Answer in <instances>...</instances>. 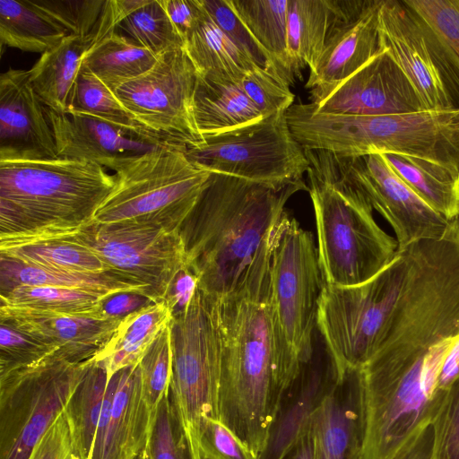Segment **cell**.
<instances>
[{"instance_id":"obj_1","label":"cell","mask_w":459,"mask_h":459,"mask_svg":"<svg viewBox=\"0 0 459 459\" xmlns=\"http://www.w3.org/2000/svg\"><path fill=\"white\" fill-rule=\"evenodd\" d=\"M303 189V181L273 186L211 173L179 229L198 289L219 299L267 293L273 232Z\"/></svg>"},{"instance_id":"obj_2","label":"cell","mask_w":459,"mask_h":459,"mask_svg":"<svg viewBox=\"0 0 459 459\" xmlns=\"http://www.w3.org/2000/svg\"><path fill=\"white\" fill-rule=\"evenodd\" d=\"M214 304L221 342L218 419L258 459L301 364L270 297L214 298Z\"/></svg>"},{"instance_id":"obj_3","label":"cell","mask_w":459,"mask_h":459,"mask_svg":"<svg viewBox=\"0 0 459 459\" xmlns=\"http://www.w3.org/2000/svg\"><path fill=\"white\" fill-rule=\"evenodd\" d=\"M115 185L92 161L0 160V241L75 232L93 221Z\"/></svg>"},{"instance_id":"obj_4","label":"cell","mask_w":459,"mask_h":459,"mask_svg":"<svg viewBox=\"0 0 459 459\" xmlns=\"http://www.w3.org/2000/svg\"><path fill=\"white\" fill-rule=\"evenodd\" d=\"M307 177L325 284L348 287L368 281L397 255L395 238L378 225L357 188L311 165Z\"/></svg>"},{"instance_id":"obj_5","label":"cell","mask_w":459,"mask_h":459,"mask_svg":"<svg viewBox=\"0 0 459 459\" xmlns=\"http://www.w3.org/2000/svg\"><path fill=\"white\" fill-rule=\"evenodd\" d=\"M302 138L308 150L343 157L395 153L459 166V109L384 116L311 109L304 118Z\"/></svg>"},{"instance_id":"obj_6","label":"cell","mask_w":459,"mask_h":459,"mask_svg":"<svg viewBox=\"0 0 459 459\" xmlns=\"http://www.w3.org/2000/svg\"><path fill=\"white\" fill-rule=\"evenodd\" d=\"M186 148L165 145L120 161L113 169L116 185L93 221L179 231L211 175L187 157Z\"/></svg>"},{"instance_id":"obj_7","label":"cell","mask_w":459,"mask_h":459,"mask_svg":"<svg viewBox=\"0 0 459 459\" xmlns=\"http://www.w3.org/2000/svg\"><path fill=\"white\" fill-rule=\"evenodd\" d=\"M405 250L368 281L325 284L316 327L340 376L359 369L376 352L396 310L408 275Z\"/></svg>"},{"instance_id":"obj_8","label":"cell","mask_w":459,"mask_h":459,"mask_svg":"<svg viewBox=\"0 0 459 459\" xmlns=\"http://www.w3.org/2000/svg\"><path fill=\"white\" fill-rule=\"evenodd\" d=\"M172 378L169 398L191 447L200 459L199 437L218 419L221 342L214 298L197 288L188 307L169 323Z\"/></svg>"},{"instance_id":"obj_9","label":"cell","mask_w":459,"mask_h":459,"mask_svg":"<svg viewBox=\"0 0 459 459\" xmlns=\"http://www.w3.org/2000/svg\"><path fill=\"white\" fill-rule=\"evenodd\" d=\"M91 363L92 358L79 360L57 350L0 376V459H28Z\"/></svg>"},{"instance_id":"obj_10","label":"cell","mask_w":459,"mask_h":459,"mask_svg":"<svg viewBox=\"0 0 459 459\" xmlns=\"http://www.w3.org/2000/svg\"><path fill=\"white\" fill-rule=\"evenodd\" d=\"M187 157L211 173L281 186L302 181L309 161L293 136L286 112L204 137L186 148Z\"/></svg>"},{"instance_id":"obj_11","label":"cell","mask_w":459,"mask_h":459,"mask_svg":"<svg viewBox=\"0 0 459 459\" xmlns=\"http://www.w3.org/2000/svg\"><path fill=\"white\" fill-rule=\"evenodd\" d=\"M325 281L312 234L284 213L273 235L270 303L300 364L315 350L319 300Z\"/></svg>"},{"instance_id":"obj_12","label":"cell","mask_w":459,"mask_h":459,"mask_svg":"<svg viewBox=\"0 0 459 459\" xmlns=\"http://www.w3.org/2000/svg\"><path fill=\"white\" fill-rule=\"evenodd\" d=\"M76 235L98 255L105 273L141 287L154 302L163 301L173 278L187 264L179 231L130 222L92 221Z\"/></svg>"},{"instance_id":"obj_13","label":"cell","mask_w":459,"mask_h":459,"mask_svg":"<svg viewBox=\"0 0 459 459\" xmlns=\"http://www.w3.org/2000/svg\"><path fill=\"white\" fill-rule=\"evenodd\" d=\"M305 152L309 165L333 173L367 198L392 228L398 251L446 233L451 221L429 206L382 154L343 157L323 151Z\"/></svg>"},{"instance_id":"obj_14","label":"cell","mask_w":459,"mask_h":459,"mask_svg":"<svg viewBox=\"0 0 459 459\" xmlns=\"http://www.w3.org/2000/svg\"><path fill=\"white\" fill-rule=\"evenodd\" d=\"M197 72L184 48L160 55L143 74L114 93L134 118L169 144L193 146L204 141L194 116Z\"/></svg>"},{"instance_id":"obj_15","label":"cell","mask_w":459,"mask_h":459,"mask_svg":"<svg viewBox=\"0 0 459 459\" xmlns=\"http://www.w3.org/2000/svg\"><path fill=\"white\" fill-rule=\"evenodd\" d=\"M335 18L305 85L318 104L382 49L377 14L381 0H334Z\"/></svg>"},{"instance_id":"obj_16","label":"cell","mask_w":459,"mask_h":459,"mask_svg":"<svg viewBox=\"0 0 459 459\" xmlns=\"http://www.w3.org/2000/svg\"><path fill=\"white\" fill-rule=\"evenodd\" d=\"M319 113L384 116L427 110L413 85L381 50L318 104Z\"/></svg>"},{"instance_id":"obj_17","label":"cell","mask_w":459,"mask_h":459,"mask_svg":"<svg viewBox=\"0 0 459 459\" xmlns=\"http://www.w3.org/2000/svg\"><path fill=\"white\" fill-rule=\"evenodd\" d=\"M54 158L53 132L29 70L10 68L0 75V160Z\"/></svg>"},{"instance_id":"obj_18","label":"cell","mask_w":459,"mask_h":459,"mask_svg":"<svg viewBox=\"0 0 459 459\" xmlns=\"http://www.w3.org/2000/svg\"><path fill=\"white\" fill-rule=\"evenodd\" d=\"M152 420L143 395L139 364L108 380L90 459H133L145 450Z\"/></svg>"},{"instance_id":"obj_19","label":"cell","mask_w":459,"mask_h":459,"mask_svg":"<svg viewBox=\"0 0 459 459\" xmlns=\"http://www.w3.org/2000/svg\"><path fill=\"white\" fill-rule=\"evenodd\" d=\"M379 43L405 74L427 110L454 109L422 32L402 0H381Z\"/></svg>"},{"instance_id":"obj_20","label":"cell","mask_w":459,"mask_h":459,"mask_svg":"<svg viewBox=\"0 0 459 459\" xmlns=\"http://www.w3.org/2000/svg\"><path fill=\"white\" fill-rule=\"evenodd\" d=\"M45 109L59 158L92 161L113 170L122 160L165 146L87 114Z\"/></svg>"},{"instance_id":"obj_21","label":"cell","mask_w":459,"mask_h":459,"mask_svg":"<svg viewBox=\"0 0 459 459\" xmlns=\"http://www.w3.org/2000/svg\"><path fill=\"white\" fill-rule=\"evenodd\" d=\"M340 377L325 345L314 350L311 359L285 392L271 427L265 447L258 459H281L307 431L311 416Z\"/></svg>"},{"instance_id":"obj_22","label":"cell","mask_w":459,"mask_h":459,"mask_svg":"<svg viewBox=\"0 0 459 459\" xmlns=\"http://www.w3.org/2000/svg\"><path fill=\"white\" fill-rule=\"evenodd\" d=\"M308 429L315 459H360L365 437V404L359 369L340 376L311 416Z\"/></svg>"},{"instance_id":"obj_23","label":"cell","mask_w":459,"mask_h":459,"mask_svg":"<svg viewBox=\"0 0 459 459\" xmlns=\"http://www.w3.org/2000/svg\"><path fill=\"white\" fill-rule=\"evenodd\" d=\"M0 320L54 346L70 358H92L113 336L122 320L74 316L0 304Z\"/></svg>"},{"instance_id":"obj_24","label":"cell","mask_w":459,"mask_h":459,"mask_svg":"<svg viewBox=\"0 0 459 459\" xmlns=\"http://www.w3.org/2000/svg\"><path fill=\"white\" fill-rule=\"evenodd\" d=\"M420 27L454 109H459V0H402Z\"/></svg>"},{"instance_id":"obj_25","label":"cell","mask_w":459,"mask_h":459,"mask_svg":"<svg viewBox=\"0 0 459 459\" xmlns=\"http://www.w3.org/2000/svg\"><path fill=\"white\" fill-rule=\"evenodd\" d=\"M97 40L95 29L83 37L68 35L41 54L29 70L30 83L46 108L56 113L69 112L82 61Z\"/></svg>"},{"instance_id":"obj_26","label":"cell","mask_w":459,"mask_h":459,"mask_svg":"<svg viewBox=\"0 0 459 459\" xmlns=\"http://www.w3.org/2000/svg\"><path fill=\"white\" fill-rule=\"evenodd\" d=\"M194 116L204 139L264 117L249 100L241 82L199 74L194 92Z\"/></svg>"},{"instance_id":"obj_27","label":"cell","mask_w":459,"mask_h":459,"mask_svg":"<svg viewBox=\"0 0 459 459\" xmlns=\"http://www.w3.org/2000/svg\"><path fill=\"white\" fill-rule=\"evenodd\" d=\"M171 318L165 301L152 302L131 313L92 359L106 369L108 378L121 369L138 365Z\"/></svg>"},{"instance_id":"obj_28","label":"cell","mask_w":459,"mask_h":459,"mask_svg":"<svg viewBox=\"0 0 459 459\" xmlns=\"http://www.w3.org/2000/svg\"><path fill=\"white\" fill-rule=\"evenodd\" d=\"M395 173L434 211L459 217V166L404 154H382Z\"/></svg>"},{"instance_id":"obj_29","label":"cell","mask_w":459,"mask_h":459,"mask_svg":"<svg viewBox=\"0 0 459 459\" xmlns=\"http://www.w3.org/2000/svg\"><path fill=\"white\" fill-rule=\"evenodd\" d=\"M0 255L49 269L105 273L100 258L76 231L0 241Z\"/></svg>"},{"instance_id":"obj_30","label":"cell","mask_w":459,"mask_h":459,"mask_svg":"<svg viewBox=\"0 0 459 459\" xmlns=\"http://www.w3.org/2000/svg\"><path fill=\"white\" fill-rule=\"evenodd\" d=\"M334 18V0H289L287 52L293 75L305 67H314Z\"/></svg>"},{"instance_id":"obj_31","label":"cell","mask_w":459,"mask_h":459,"mask_svg":"<svg viewBox=\"0 0 459 459\" xmlns=\"http://www.w3.org/2000/svg\"><path fill=\"white\" fill-rule=\"evenodd\" d=\"M183 48L199 74L241 82L259 67L226 36L205 9L184 39Z\"/></svg>"},{"instance_id":"obj_32","label":"cell","mask_w":459,"mask_h":459,"mask_svg":"<svg viewBox=\"0 0 459 459\" xmlns=\"http://www.w3.org/2000/svg\"><path fill=\"white\" fill-rule=\"evenodd\" d=\"M22 285L78 290L105 298L128 291L144 295V290L141 287L122 281L108 273H92L49 269L26 264L0 255V293Z\"/></svg>"},{"instance_id":"obj_33","label":"cell","mask_w":459,"mask_h":459,"mask_svg":"<svg viewBox=\"0 0 459 459\" xmlns=\"http://www.w3.org/2000/svg\"><path fill=\"white\" fill-rule=\"evenodd\" d=\"M69 32L31 0H0L2 46L43 54Z\"/></svg>"},{"instance_id":"obj_34","label":"cell","mask_w":459,"mask_h":459,"mask_svg":"<svg viewBox=\"0 0 459 459\" xmlns=\"http://www.w3.org/2000/svg\"><path fill=\"white\" fill-rule=\"evenodd\" d=\"M158 57L133 39L114 31L91 46L81 68L93 74L114 91L120 84L149 71Z\"/></svg>"},{"instance_id":"obj_35","label":"cell","mask_w":459,"mask_h":459,"mask_svg":"<svg viewBox=\"0 0 459 459\" xmlns=\"http://www.w3.org/2000/svg\"><path fill=\"white\" fill-rule=\"evenodd\" d=\"M247 30L288 83L294 75L287 52L289 0H227Z\"/></svg>"},{"instance_id":"obj_36","label":"cell","mask_w":459,"mask_h":459,"mask_svg":"<svg viewBox=\"0 0 459 459\" xmlns=\"http://www.w3.org/2000/svg\"><path fill=\"white\" fill-rule=\"evenodd\" d=\"M108 380L106 369L92 359L64 409L82 459L91 456Z\"/></svg>"},{"instance_id":"obj_37","label":"cell","mask_w":459,"mask_h":459,"mask_svg":"<svg viewBox=\"0 0 459 459\" xmlns=\"http://www.w3.org/2000/svg\"><path fill=\"white\" fill-rule=\"evenodd\" d=\"M69 111L100 118L160 145H174L166 143L138 123L114 91L83 68L77 76Z\"/></svg>"},{"instance_id":"obj_38","label":"cell","mask_w":459,"mask_h":459,"mask_svg":"<svg viewBox=\"0 0 459 459\" xmlns=\"http://www.w3.org/2000/svg\"><path fill=\"white\" fill-rule=\"evenodd\" d=\"M103 299L82 290L49 286L22 285L0 293L1 305L74 316H105Z\"/></svg>"},{"instance_id":"obj_39","label":"cell","mask_w":459,"mask_h":459,"mask_svg":"<svg viewBox=\"0 0 459 459\" xmlns=\"http://www.w3.org/2000/svg\"><path fill=\"white\" fill-rule=\"evenodd\" d=\"M129 38L154 55L183 48L184 41L170 22L160 0H146L118 25Z\"/></svg>"},{"instance_id":"obj_40","label":"cell","mask_w":459,"mask_h":459,"mask_svg":"<svg viewBox=\"0 0 459 459\" xmlns=\"http://www.w3.org/2000/svg\"><path fill=\"white\" fill-rule=\"evenodd\" d=\"M169 324L159 333L139 363L143 395L152 422L161 400L169 393L172 378Z\"/></svg>"},{"instance_id":"obj_41","label":"cell","mask_w":459,"mask_h":459,"mask_svg":"<svg viewBox=\"0 0 459 459\" xmlns=\"http://www.w3.org/2000/svg\"><path fill=\"white\" fill-rule=\"evenodd\" d=\"M146 459H194L169 393L161 400L145 447Z\"/></svg>"},{"instance_id":"obj_42","label":"cell","mask_w":459,"mask_h":459,"mask_svg":"<svg viewBox=\"0 0 459 459\" xmlns=\"http://www.w3.org/2000/svg\"><path fill=\"white\" fill-rule=\"evenodd\" d=\"M56 351L54 346L0 320V376L33 365Z\"/></svg>"},{"instance_id":"obj_43","label":"cell","mask_w":459,"mask_h":459,"mask_svg":"<svg viewBox=\"0 0 459 459\" xmlns=\"http://www.w3.org/2000/svg\"><path fill=\"white\" fill-rule=\"evenodd\" d=\"M241 86L264 117L286 112L293 105L294 94L290 83L273 70L257 67L243 78Z\"/></svg>"},{"instance_id":"obj_44","label":"cell","mask_w":459,"mask_h":459,"mask_svg":"<svg viewBox=\"0 0 459 459\" xmlns=\"http://www.w3.org/2000/svg\"><path fill=\"white\" fill-rule=\"evenodd\" d=\"M201 1L212 21L240 51L249 57L257 66L273 70L278 74L271 58L253 38L246 26L229 5L227 0Z\"/></svg>"},{"instance_id":"obj_45","label":"cell","mask_w":459,"mask_h":459,"mask_svg":"<svg viewBox=\"0 0 459 459\" xmlns=\"http://www.w3.org/2000/svg\"><path fill=\"white\" fill-rule=\"evenodd\" d=\"M70 35L87 36L96 27L106 0H34Z\"/></svg>"},{"instance_id":"obj_46","label":"cell","mask_w":459,"mask_h":459,"mask_svg":"<svg viewBox=\"0 0 459 459\" xmlns=\"http://www.w3.org/2000/svg\"><path fill=\"white\" fill-rule=\"evenodd\" d=\"M200 459H256L219 420L209 419L202 429Z\"/></svg>"},{"instance_id":"obj_47","label":"cell","mask_w":459,"mask_h":459,"mask_svg":"<svg viewBox=\"0 0 459 459\" xmlns=\"http://www.w3.org/2000/svg\"><path fill=\"white\" fill-rule=\"evenodd\" d=\"M434 422L437 433L434 459H459V378L452 385Z\"/></svg>"},{"instance_id":"obj_48","label":"cell","mask_w":459,"mask_h":459,"mask_svg":"<svg viewBox=\"0 0 459 459\" xmlns=\"http://www.w3.org/2000/svg\"><path fill=\"white\" fill-rule=\"evenodd\" d=\"M28 459H82L64 411L39 440Z\"/></svg>"},{"instance_id":"obj_49","label":"cell","mask_w":459,"mask_h":459,"mask_svg":"<svg viewBox=\"0 0 459 459\" xmlns=\"http://www.w3.org/2000/svg\"><path fill=\"white\" fill-rule=\"evenodd\" d=\"M197 288L198 279L186 264L173 278L163 299L169 307L172 317L182 314L188 307Z\"/></svg>"},{"instance_id":"obj_50","label":"cell","mask_w":459,"mask_h":459,"mask_svg":"<svg viewBox=\"0 0 459 459\" xmlns=\"http://www.w3.org/2000/svg\"><path fill=\"white\" fill-rule=\"evenodd\" d=\"M160 3L183 41L204 11L201 0H160Z\"/></svg>"},{"instance_id":"obj_51","label":"cell","mask_w":459,"mask_h":459,"mask_svg":"<svg viewBox=\"0 0 459 459\" xmlns=\"http://www.w3.org/2000/svg\"><path fill=\"white\" fill-rule=\"evenodd\" d=\"M436 425L428 422L415 430L390 459H434Z\"/></svg>"},{"instance_id":"obj_52","label":"cell","mask_w":459,"mask_h":459,"mask_svg":"<svg viewBox=\"0 0 459 459\" xmlns=\"http://www.w3.org/2000/svg\"><path fill=\"white\" fill-rule=\"evenodd\" d=\"M152 302L154 301L140 292H120L102 299V313L105 316L122 320Z\"/></svg>"},{"instance_id":"obj_53","label":"cell","mask_w":459,"mask_h":459,"mask_svg":"<svg viewBox=\"0 0 459 459\" xmlns=\"http://www.w3.org/2000/svg\"><path fill=\"white\" fill-rule=\"evenodd\" d=\"M459 378V336L446 354L437 379V391L448 396L452 385Z\"/></svg>"},{"instance_id":"obj_54","label":"cell","mask_w":459,"mask_h":459,"mask_svg":"<svg viewBox=\"0 0 459 459\" xmlns=\"http://www.w3.org/2000/svg\"><path fill=\"white\" fill-rule=\"evenodd\" d=\"M281 459H315L314 442L308 427Z\"/></svg>"},{"instance_id":"obj_55","label":"cell","mask_w":459,"mask_h":459,"mask_svg":"<svg viewBox=\"0 0 459 459\" xmlns=\"http://www.w3.org/2000/svg\"><path fill=\"white\" fill-rule=\"evenodd\" d=\"M133 459H146V453L145 450L142 453L138 454Z\"/></svg>"},{"instance_id":"obj_56","label":"cell","mask_w":459,"mask_h":459,"mask_svg":"<svg viewBox=\"0 0 459 459\" xmlns=\"http://www.w3.org/2000/svg\"><path fill=\"white\" fill-rule=\"evenodd\" d=\"M458 220H459V217H458Z\"/></svg>"}]
</instances>
